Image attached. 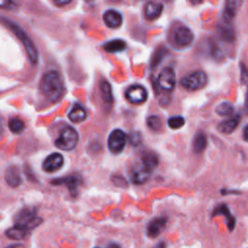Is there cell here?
Here are the masks:
<instances>
[{
  "instance_id": "cell-14",
  "label": "cell",
  "mask_w": 248,
  "mask_h": 248,
  "mask_svg": "<svg viewBox=\"0 0 248 248\" xmlns=\"http://www.w3.org/2000/svg\"><path fill=\"white\" fill-rule=\"evenodd\" d=\"M167 222H168V219L166 217H162V216L152 219L148 223L147 228H146L148 236L152 237V238L157 237L161 233V232L164 230V228L166 227Z\"/></svg>"
},
{
  "instance_id": "cell-35",
  "label": "cell",
  "mask_w": 248,
  "mask_h": 248,
  "mask_svg": "<svg viewBox=\"0 0 248 248\" xmlns=\"http://www.w3.org/2000/svg\"><path fill=\"white\" fill-rule=\"evenodd\" d=\"M15 6L13 0H0V8L2 9H12Z\"/></svg>"
},
{
  "instance_id": "cell-30",
  "label": "cell",
  "mask_w": 248,
  "mask_h": 248,
  "mask_svg": "<svg viewBox=\"0 0 248 248\" xmlns=\"http://www.w3.org/2000/svg\"><path fill=\"white\" fill-rule=\"evenodd\" d=\"M147 126L152 131H159L162 127V121L159 116L157 115H151L147 118Z\"/></svg>"
},
{
  "instance_id": "cell-25",
  "label": "cell",
  "mask_w": 248,
  "mask_h": 248,
  "mask_svg": "<svg viewBox=\"0 0 248 248\" xmlns=\"http://www.w3.org/2000/svg\"><path fill=\"white\" fill-rule=\"evenodd\" d=\"M27 233H28V232L25 229H23L17 225H15L14 227L7 230V232H6V235L9 238L14 239V240H20V239L24 238Z\"/></svg>"
},
{
  "instance_id": "cell-19",
  "label": "cell",
  "mask_w": 248,
  "mask_h": 248,
  "mask_svg": "<svg viewBox=\"0 0 248 248\" xmlns=\"http://www.w3.org/2000/svg\"><path fill=\"white\" fill-rule=\"evenodd\" d=\"M163 9H164V7L161 3L155 2V1H150L146 4L145 9H144L145 17L148 20H154L161 16Z\"/></svg>"
},
{
  "instance_id": "cell-9",
  "label": "cell",
  "mask_w": 248,
  "mask_h": 248,
  "mask_svg": "<svg viewBox=\"0 0 248 248\" xmlns=\"http://www.w3.org/2000/svg\"><path fill=\"white\" fill-rule=\"evenodd\" d=\"M147 96L146 89L140 84L131 85L126 90V98L131 104H142L147 100Z\"/></svg>"
},
{
  "instance_id": "cell-7",
  "label": "cell",
  "mask_w": 248,
  "mask_h": 248,
  "mask_svg": "<svg viewBox=\"0 0 248 248\" xmlns=\"http://www.w3.org/2000/svg\"><path fill=\"white\" fill-rule=\"evenodd\" d=\"M82 183L81 176L75 173L71 174L65 177H60V178H55L51 181V184L53 185H64L68 188L70 194L72 196H76L78 192V189Z\"/></svg>"
},
{
  "instance_id": "cell-13",
  "label": "cell",
  "mask_w": 248,
  "mask_h": 248,
  "mask_svg": "<svg viewBox=\"0 0 248 248\" xmlns=\"http://www.w3.org/2000/svg\"><path fill=\"white\" fill-rule=\"evenodd\" d=\"M217 31L219 34V37L228 43H232L235 39V34L233 27L232 26L231 20H228L224 18L217 26Z\"/></svg>"
},
{
  "instance_id": "cell-42",
  "label": "cell",
  "mask_w": 248,
  "mask_h": 248,
  "mask_svg": "<svg viewBox=\"0 0 248 248\" xmlns=\"http://www.w3.org/2000/svg\"><path fill=\"white\" fill-rule=\"evenodd\" d=\"M6 248H19V245L18 244H13V245H9Z\"/></svg>"
},
{
  "instance_id": "cell-23",
  "label": "cell",
  "mask_w": 248,
  "mask_h": 248,
  "mask_svg": "<svg viewBox=\"0 0 248 248\" xmlns=\"http://www.w3.org/2000/svg\"><path fill=\"white\" fill-rule=\"evenodd\" d=\"M103 47L107 52L116 53V52H121V51L125 50L126 47H127V45L123 40L115 39V40H112V41H109V42L106 43L103 46Z\"/></svg>"
},
{
  "instance_id": "cell-11",
  "label": "cell",
  "mask_w": 248,
  "mask_h": 248,
  "mask_svg": "<svg viewBox=\"0 0 248 248\" xmlns=\"http://www.w3.org/2000/svg\"><path fill=\"white\" fill-rule=\"evenodd\" d=\"M63 165H64V157L62 156V154L58 152H54L48 155L45 159L43 163V169L46 172H54L59 169H61Z\"/></svg>"
},
{
  "instance_id": "cell-16",
  "label": "cell",
  "mask_w": 248,
  "mask_h": 248,
  "mask_svg": "<svg viewBox=\"0 0 248 248\" xmlns=\"http://www.w3.org/2000/svg\"><path fill=\"white\" fill-rule=\"evenodd\" d=\"M214 215H223L226 217V223H227V226H228V229L229 231H232L235 227V218L234 216L231 213L230 211V208L228 207L227 204L225 203H222V204H219L215 209H214V212H213V216Z\"/></svg>"
},
{
  "instance_id": "cell-38",
  "label": "cell",
  "mask_w": 248,
  "mask_h": 248,
  "mask_svg": "<svg viewBox=\"0 0 248 248\" xmlns=\"http://www.w3.org/2000/svg\"><path fill=\"white\" fill-rule=\"evenodd\" d=\"M243 139L245 141H248V125H246L243 129Z\"/></svg>"
},
{
  "instance_id": "cell-2",
  "label": "cell",
  "mask_w": 248,
  "mask_h": 248,
  "mask_svg": "<svg viewBox=\"0 0 248 248\" xmlns=\"http://www.w3.org/2000/svg\"><path fill=\"white\" fill-rule=\"evenodd\" d=\"M0 20L3 22V24H5L16 36V38L22 43V45L24 46L26 51H27V54H28V57H29V60L31 62V64L35 65L38 61V51H37V48L35 46V45L33 44V42L31 41V39L27 36V34L18 26L16 25L15 22L9 20L8 18H5V17H0Z\"/></svg>"
},
{
  "instance_id": "cell-8",
  "label": "cell",
  "mask_w": 248,
  "mask_h": 248,
  "mask_svg": "<svg viewBox=\"0 0 248 248\" xmlns=\"http://www.w3.org/2000/svg\"><path fill=\"white\" fill-rule=\"evenodd\" d=\"M157 82L161 89L168 91V92L171 91L174 88L175 82H176L175 73H174L173 69L170 67L164 68L158 76Z\"/></svg>"
},
{
  "instance_id": "cell-32",
  "label": "cell",
  "mask_w": 248,
  "mask_h": 248,
  "mask_svg": "<svg viewBox=\"0 0 248 248\" xmlns=\"http://www.w3.org/2000/svg\"><path fill=\"white\" fill-rule=\"evenodd\" d=\"M239 69H240V81L243 85L248 86V68L244 63L239 64Z\"/></svg>"
},
{
  "instance_id": "cell-6",
  "label": "cell",
  "mask_w": 248,
  "mask_h": 248,
  "mask_svg": "<svg viewBox=\"0 0 248 248\" xmlns=\"http://www.w3.org/2000/svg\"><path fill=\"white\" fill-rule=\"evenodd\" d=\"M126 135L125 133L120 129L113 130L108 140V146L111 153L113 154H119L122 152L126 145Z\"/></svg>"
},
{
  "instance_id": "cell-44",
  "label": "cell",
  "mask_w": 248,
  "mask_h": 248,
  "mask_svg": "<svg viewBox=\"0 0 248 248\" xmlns=\"http://www.w3.org/2000/svg\"><path fill=\"white\" fill-rule=\"evenodd\" d=\"M94 248H100V247H94Z\"/></svg>"
},
{
  "instance_id": "cell-17",
  "label": "cell",
  "mask_w": 248,
  "mask_h": 248,
  "mask_svg": "<svg viewBox=\"0 0 248 248\" xmlns=\"http://www.w3.org/2000/svg\"><path fill=\"white\" fill-rule=\"evenodd\" d=\"M104 22L109 28H117L122 24V16L115 10H108L104 14Z\"/></svg>"
},
{
  "instance_id": "cell-43",
  "label": "cell",
  "mask_w": 248,
  "mask_h": 248,
  "mask_svg": "<svg viewBox=\"0 0 248 248\" xmlns=\"http://www.w3.org/2000/svg\"><path fill=\"white\" fill-rule=\"evenodd\" d=\"M2 134H3V127H2V123L0 121V138L2 137Z\"/></svg>"
},
{
  "instance_id": "cell-12",
  "label": "cell",
  "mask_w": 248,
  "mask_h": 248,
  "mask_svg": "<svg viewBox=\"0 0 248 248\" xmlns=\"http://www.w3.org/2000/svg\"><path fill=\"white\" fill-rule=\"evenodd\" d=\"M152 171L147 170L140 162L134 166L131 170V179L135 184L145 183L151 174Z\"/></svg>"
},
{
  "instance_id": "cell-15",
  "label": "cell",
  "mask_w": 248,
  "mask_h": 248,
  "mask_svg": "<svg viewBox=\"0 0 248 248\" xmlns=\"http://www.w3.org/2000/svg\"><path fill=\"white\" fill-rule=\"evenodd\" d=\"M239 123H240V115L234 114L229 117L228 119L220 122L217 129L222 134H231L237 128Z\"/></svg>"
},
{
  "instance_id": "cell-20",
  "label": "cell",
  "mask_w": 248,
  "mask_h": 248,
  "mask_svg": "<svg viewBox=\"0 0 248 248\" xmlns=\"http://www.w3.org/2000/svg\"><path fill=\"white\" fill-rule=\"evenodd\" d=\"M243 0H226L224 16L228 20H232L238 13Z\"/></svg>"
},
{
  "instance_id": "cell-3",
  "label": "cell",
  "mask_w": 248,
  "mask_h": 248,
  "mask_svg": "<svg viewBox=\"0 0 248 248\" xmlns=\"http://www.w3.org/2000/svg\"><path fill=\"white\" fill-rule=\"evenodd\" d=\"M78 142V132L74 128L67 126L60 131L59 137L55 140V146L61 150L70 151L77 146Z\"/></svg>"
},
{
  "instance_id": "cell-39",
  "label": "cell",
  "mask_w": 248,
  "mask_h": 248,
  "mask_svg": "<svg viewBox=\"0 0 248 248\" xmlns=\"http://www.w3.org/2000/svg\"><path fill=\"white\" fill-rule=\"evenodd\" d=\"M153 248H167V243L165 241H161L157 243Z\"/></svg>"
},
{
  "instance_id": "cell-28",
  "label": "cell",
  "mask_w": 248,
  "mask_h": 248,
  "mask_svg": "<svg viewBox=\"0 0 248 248\" xmlns=\"http://www.w3.org/2000/svg\"><path fill=\"white\" fill-rule=\"evenodd\" d=\"M100 88H101L103 100L107 104H110L112 102V91H111L110 84L107 80H104V81H102Z\"/></svg>"
},
{
  "instance_id": "cell-37",
  "label": "cell",
  "mask_w": 248,
  "mask_h": 248,
  "mask_svg": "<svg viewBox=\"0 0 248 248\" xmlns=\"http://www.w3.org/2000/svg\"><path fill=\"white\" fill-rule=\"evenodd\" d=\"M244 110L246 113H248V89L245 95V100H244Z\"/></svg>"
},
{
  "instance_id": "cell-27",
  "label": "cell",
  "mask_w": 248,
  "mask_h": 248,
  "mask_svg": "<svg viewBox=\"0 0 248 248\" xmlns=\"http://www.w3.org/2000/svg\"><path fill=\"white\" fill-rule=\"evenodd\" d=\"M8 126H9V129L14 134H20L25 129V123L20 118H17V117L11 118L9 120Z\"/></svg>"
},
{
  "instance_id": "cell-33",
  "label": "cell",
  "mask_w": 248,
  "mask_h": 248,
  "mask_svg": "<svg viewBox=\"0 0 248 248\" xmlns=\"http://www.w3.org/2000/svg\"><path fill=\"white\" fill-rule=\"evenodd\" d=\"M129 141H130V143L132 145L137 146V145H139L140 143L141 137H140V135L139 133H133V134H131L129 136Z\"/></svg>"
},
{
  "instance_id": "cell-5",
  "label": "cell",
  "mask_w": 248,
  "mask_h": 248,
  "mask_svg": "<svg viewBox=\"0 0 248 248\" xmlns=\"http://www.w3.org/2000/svg\"><path fill=\"white\" fill-rule=\"evenodd\" d=\"M207 82V76L204 72L196 71L180 79V85L188 91L202 89Z\"/></svg>"
},
{
  "instance_id": "cell-34",
  "label": "cell",
  "mask_w": 248,
  "mask_h": 248,
  "mask_svg": "<svg viewBox=\"0 0 248 248\" xmlns=\"http://www.w3.org/2000/svg\"><path fill=\"white\" fill-rule=\"evenodd\" d=\"M111 181H112L116 186L123 187L124 185H126V180L124 179V177H122V176H120V175H113V176H111Z\"/></svg>"
},
{
  "instance_id": "cell-29",
  "label": "cell",
  "mask_w": 248,
  "mask_h": 248,
  "mask_svg": "<svg viewBox=\"0 0 248 248\" xmlns=\"http://www.w3.org/2000/svg\"><path fill=\"white\" fill-rule=\"evenodd\" d=\"M168 125L171 129H179L185 125V119L182 116H172L168 120Z\"/></svg>"
},
{
  "instance_id": "cell-40",
  "label": "cell",
  "mask_w": 248,
  "mask_h": 248,
  "mask_svg": "<svg viewBox=\"0 0 248 248\" xmlns=\"http://www.w3.org/2000/svg\"><path fill=\"white\" fill-rule=\"evenodd\" d=\"M107 248H120V246H119L117 243H115V242H110V243L107 246Z\"/></svg>"
},
{
  "instance_id": "cell-4",
  "label": "cell",
  "mask_w": 248,
  "mask_h": 248,
  "mask_svg": "<svg viewBox=\"0 0 248 248\" xmlns=\"http://www.w3.org/2000/svg\"><path fill=\"white\" fill-rule=\"evenodd\" d=\"M42 222V218L37 215L35 208H23L16 216L15 225L20 226L27 232L33 230L39 226Z\"/></svg>"
},
{
  "instance_id": "cell-24",
  "label": "cell",
  "mask_w": 248,
  "mask_h": 248,
  "mask_svg": "<svg viewBox=\"0 0 248 248\" xmlns=\"http://www.w3.org/2000/svg\"><path fill=\"white\" fill-rule=\"evenodd\" d=\"M87 114L85 109L79 105H76L69 112V119L74 123H79L85 120Z\"/></svg>"
},
{
  "instance_id": "cell-26",
  "label": "cell",
  "mask_w": 248,
  "mask_h": 248,
  "mask_svg": "<svg viewBox=\"0 0 248 248\" xmlns=\"http://www.w3.org/2000/svg\"><path fill=\"white\" fill-rule=\"evenodd\" d=\"M233 106L230 102H222L215 108L216 113L220 116H231L233 113Z\"/></svg>"
},
{
  "instance_id": "cell-22",
  "label": "cell",
  "mask_w": 248,
  "mask_h": 248,
  "mask_svg": "<svg viewBox=\"0 0 248 248\" xmlns=\"http://www.w3.org/2000/svg\"><path fill=\"white\" fill-rule=\"evenodd\" d=\"M206 145H207V138L205 134L202 132L197 133L193 139V143H192L193 151L198 154L202 153L206 148Z\"/></svg>"
},
{
  "instance_id": "cell-21",
  "label": "cell",
  "mask_w": 248,
  "mask_h": 248,
  "mask_svg": "<svg viewBox=\"0 0 248 248\" xmlns=\"http://www.w3.org/2000/svg\"><path fill=\"white\" fill-rule=\"evenodd\" d=\"M140 163L150 171H152L159 164V158L156 153L152 151H145L140 157Z\"/></svg>"
},
{
  "instance_id": "cell-36",
  "label": "cell",
  "mask_w": 248,
  "mask_h": 248,
  "mask_svg": "<svg viewBox=\"0 0 248 248\" xmlns=\"http://www.w3.org/2000/svg\"><path fill=\"white\" fill-rule=\"evenodd\" d=\"M54 2L57 6H65L69 3H71L72 0H54Z\"/></svg>"
},
{
  "instance_id": "cell-41",
  "label": "cell",
  "mask_w": 248,
  "mask_h": 248,
  "mask_svg": "<svg viewBox=\"0 0 248 248\" xmlns=\"http://www.w3.org/2000/svg\"><path fill=\"white\" fill-rule=\"evenodd\" d=\"M190 2L193 4V5H199L202 2V0H190Z\"/></svg>"
},
{
  "instance_id": "cell-10",
  "label": "cell",
  "mask_w": 248,
  "mask_h": 248,
  "mask_svg": "<svg viewBox=\"0 0 248 248\" xmlns=\"http://www.w3.org/2000/svg\"><path fill=\"white\" fill-rule=\"evenodd\" d=\"M173 40L177 46L185 47L190 46L194 41V33L187 26H179L173 32Z\"/></svg>"
},
{
  "instance_id": "cell-1",
  "label": "cell",
  "mask_w": 248,
  "mask_h": 248,
  "mask_svg": "<svg viewBox=\"0 0 248 248\" xmlns=\"http://www.w3.org/2000/svg\"><path fill=\"white\" fill-rule=\"evenodd\" d=\"M44 95L51 102H56L62 95L64 83L61 76L56 71H50L44 75L41 81Z\"/></svg>"
},
{
  "instance_id": "cell-31",
  "label": "cell",
  "mask_w": 248,
  "mask_h": 248,
  "mask_svg": "<svg viewBox=\"0 0 248 248\" xmlns=\"http://www.w3.org/2000/svg\"><path fill=\"white\" fill-rule=\"evenodd\" d=\"M166 53H167V49H166L165 47H161V48H159V49L156 50L155 55H154V57H153V59H152V63H151V65H152L153 68L157 67V65L163 60V58H164V56H165Z\"/></svg>"
},
{
  "instance_id": "cell-45",
  "label": "cell",
  "mask_w": 248,
  "mask_h": 248,
  "mask_svg": "<svg viewBox=\"0 0 248 248\" xmlns=\"http://www.w3.org/2000/svg\"><path fill=\"white\" fill-rule=\"evenodd\" d=\"M167 1H170V0H167Z\"/></svg>"
},
{
  "instance_id": "cell-18",
  "label": "cell",
  "mask_w": 248,
  "mask_h": 248,
  "mask_svg": "<svg viewBox=\"0 0 248 248\" xmlns=\"http://www.w3.org/2000/svg\"><path fill=\"white\" fill-rule=\"evenodd\" d=\"M5 180L11 187L13 188L18 187L22 182L21 175L19 173L18 169L15 166L8 168L5 172Z\"/></svg>"
}]
</instances>
